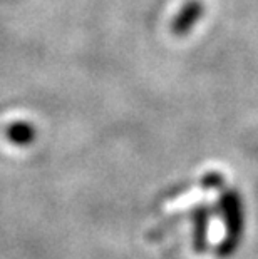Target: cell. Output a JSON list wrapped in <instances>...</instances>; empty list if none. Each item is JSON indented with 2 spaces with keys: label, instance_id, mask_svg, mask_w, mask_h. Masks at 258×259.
Returning <instances> with one entry per match:
<instances>
[{
  "label": "cell",
  "instance_id": "obj_1",
  "mask_svg": "<svg viewBox=\"0 0 258 259\" xmlns=\"http://www.w3.org/2000/svg\"><path fill=\"white\" fill-rule=\"evenodd\" d=\"M219 211L225 221V238L216 247V256L227 259L237 252L245 231V209L240 192L235 189L222 191Z\"/></svg>",
  "mask_w": 258,
  "mask_h": 259
},
{
  "label": "cell",
  "instance_id": "obj_5",
  "mask_svg": "<svg viewBox=\"0 0 258 259\" xmlns=\"http://www.w3.org/2000/svg\"><path fill=\"white\" fill-rule=\"evenodd\" d=\"M203 187L206 189H223V184H225V179L222 174L218 172H208L205 178L201 179Z\"/></svg>",
  "mask_w": 258,
  "mask_h": 259
},
{
  "label": "cell",
  "instance_id": "obj_2",
  "mask_svg": "<svg viewBox=\"0 0 258 259\" xmlns=\"http://www.w3.org/2000/svg\"><path fill=\"white\" fill-rule=\"evenodd\" d=\"M205 14V5L200 0H188L171 22V32L176 37L188 35Z\"/></svg>",
  "mask_w": 258,
  "mask_h": 259
},
{
  "label": "cell",
  "instance_id": "obj_4",
  "mask_svg": "<svg viewBox=\"0 0 258 259\" xmlns=\"http://www.w3.org/2000/svg\"><path fill=\"white\" fill-rule=\"evenodd\" d=\"M37 131L32 124L29 122H14L9 125L7 129V139L15 146L25 147L30 146L35 141Z\"/></svg>",
  "mask_w": 258,
  "mask_h": 259
},
{
  "label": "cell",
  "instance_id": "obj_3",
  "mask_svg": "<svg viewBox=\"0 0 258 259\" xmlns=\"http://www.w3.org/2000/svg\"><path fill=\"white\" fill-rule=\"evenodd\" d=\"M211 211L206 206H196L191 211V224H193V233H191V244L195 252H205L208 247V224H210Z\"/></svg>",
  "mask_w": 258,
  "mask_h": 259
}]
</instances>
